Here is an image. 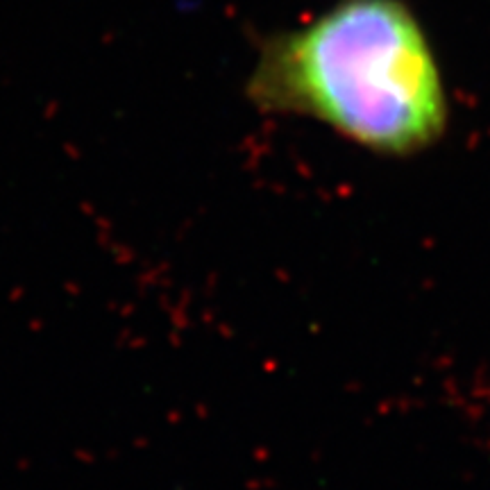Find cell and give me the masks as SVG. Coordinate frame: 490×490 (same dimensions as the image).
Wrapping results in <instances>:
<instances>
[{
    "label": "cell",
    "instance_id": "1",
    "mask_svg": "<svg viewBox=\"0 0 490 490\" xmlns=\"http://www.w3.org/2000/svg\"><path fill=\"white\" fill-rule=\"evenodd\" d=\"M245 95L257 109L311 118L381 157L445 137L449 95L436 48L407 0H334L261 41Z\"/></svg>",
    "mask_w": 490,
    "mask_h": 490
}]
</instances>
